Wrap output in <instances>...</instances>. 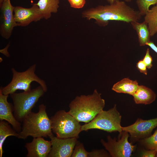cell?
<instances>
[{"label": "cell", "mask_w": 157, "mask_h": 157, "mask_svg": "<svg viewBox=\"0 0 157 157\" xmlns=\"http://www.w3.org/2000/svg\"><path fill=\"white\" fill-rule=\"evenodd\" d=\"M82 14L88 20L94 19L97 24L102 26L107 25L109 21L112 20L127 23L138 22L142 16L138 11L119 0H115L109 5L99 6L90 8L83 11Z\"/></svg>", "instance_id": "obj_1"}, {"label": "cell", "mask_w": 157, "mask_h": 157, "mask_svg": "<svg viewBox=\"0 0 157 157\" xmlns=\"http://www.w3.org/2000/svg\"><path fill=\"white\" fill-rule=\"evenodd\" d=\"M101 95L95 90L92 94L76 97L70 103L68 112L79 122H89L103 110L105 102Z\"/></svg>", "instance_id": "obj_2"}, {"label": "cell", "mask_w": 157, "mask_h": 157, "mask_svg": "<svg viewBox=\"0 0 157 157\" xmlns=\"http://www.w3.org/2000/svg\"><path fill=\"white\" fill-rule=\"evenodd\" d=\"M22 122L18 138L24 139L29 136L33 138H47L53 134L51 121L47 113L46 106L44 104L39 106L38 113L30 112Z\"/></svg>", "instance_id": "obj_3"}, {"label": "cell", "mask_w": 157, "mask_h": 157, "mask_svg": "<svg viewBox=\"0 0 157 157\" xmlns=\"http://www.w3.org/2000/svg\"><path fill=\"white\" fill-rule=\"evenodd\" d=\"M36 65H33L25 71L19 72L12 68L13 76L11 81L6 86L1 87L0 90L5 95L15 93L17 90L28 91L31 90V83L33 81L38 83L46 92L47 87L45 81L35 74Z\"/></svg>", "instance_id": "obj_4"}, {"label": "cell", "mask_w": 157, "mask_h": 157, "mask_svg": "<svg viewBox=\"0 0 157 157\" xmlns=\"http://www.w3.org/2000/svg\"><path fill=\"white\" fill-rule=\"evenodd\" d=\"M45 92L40 85L28 91L10 94L13 104V114L17 121L23 122Z\"/></svg>", "instance_id": "obj_5"}, {"label": "cell", "mask_w": 157, "mask_h": 157, "mask_svg": "<svg viewBox=\"0 0 157 157\" xmlns=\"http://www.w3.org/2000/svg\"><path fill=\"white\" fill-rule=\"evenodd\" d=\"M52 131L60 138H78L81 131L79 122L64 110L57 111L50 118Z\"/></svg>", "instance_id": "obj_6"}, {"label": "cell", "mask_w": 157, "mask_h": 157, "mask_svg": "<svg viewBox=\"0 0 157 157\" xmlns=\"http://www.w3.org/2000/svg\"><path fill=\"white\" fill-rule=\"evenodd\" d=\"M121 119L115 104L112 108L107 111L103 110L90 122L82 125L81 130L96 129L110 133L117 131L121 134L123 131L121 125Z\"/></svg>", "instance_id": "obj_7"}, {"label": "cell", "mask_w": 157, "mask_h": 157, "mask_svg": "<svg viewBox=\"0 0 157 157\" xmlns=\"http://www.w3.org/2000/svg\"><path fill=\"white\" fill-rule=\"evenodd\" d=\"M129 136L128 132L123 131L121 134H119V137L117 139L115 138H113L108 135L107 142L101 139V142L108 151L110 156L129 157L135 147V145L129 142L128 138Z\"/></svg>", "instance_id": "obj_8"}, {"label": "cell", "mask_w": 157, "mask_h": 157, "mask_svg": "<svg viewBox=\"0 0 157 157\" xmlns=\"http://www.w3.org/2000/svg\"><path fill=\"white\" fill-rule=\"evenodd\" d=\"M157 126V117L146 120L138 118L133 124L122 129L129 133L133 140L138 141L149 136Z\"/></svg>", "instance_id": "obj_9"}, {"label": "cell", "mask_w": 157, "mask_h": 157, "mask_svg": "<svg viewBox=\"0 0 157 157\" xmlns=\"http://www.w3.org/2000/svg\"><path fill=\"white\" fill-rule=\"evenodd\" d=\"M0 34L3 38L8 39L14 28L18 26L13 14L15 7L12 5L10 0H6L0 4Z\"/></svg>", "instance_id": "obj_10"}, {"label": "cell", "mask_w": 157, "mask_h": 157, "mask_svg": "<svg viewBox=\"0 0 157 157\" xmlns=\"http://www.w3.org/2000/svg\"><path fill=\"white\" fill-rule=\"evenodd\" d=\"M51 142V151L48 157H71L77 138H60L53 134L49 136Z\"/></svg>", "instance_id": "obj_11"}, {"label": "cell", "mask_w": 157, "mask_h": 157, "mask_svg": "<svg viewBox=\"0 0 157 157\" xmlns=\"http://www.w3.org/2000/svg\"><path fill=\"white\" fill-rule=\"evenodd\" d=\"M14 13L18 26H25L33 22H37L43 18L38 7L34 3L29 8L15 7Z\"/></svg>", "instance_id": "obj_12"}, {"label": "cell", "mask_w": 157, "mask_h": 157, "mask_svg": "<svg viewBox=\"0 0 157 157\" xmlns=\"http://www.w3.org/2000/svg\"><path fill=\"white\" fill-rule=\"evenodd\" d=\"M51 146V140H46L42 137L33 138L31 142L26 143L25 145L28 151L26 156L47 157Z\"/></svg>", "instance_id": "obj_13"}, {"label": "cell", "mask_w": 157, "mask_h": 157, "mask_svg": "<svg viewBox=\"0 0 157 157\" xmlns=\"http://www.w3.org/2000/svg\"><path fill=\"white\" fill-rule=\"evenodd\" d=\"M8 96L3 94L0 90V120L8 122L19 133L21 130L22 126L13 114V106L8 101Z\"/></svg>", "instance_id": "obj_14"}, {"label": "cell", "mask_w": 157, "mask_h": 157, "mask_svg": "<svg viewBox=\"0 0 157 157\" xmlns=\"http://www.w3.org/2000/svg\"><path fill=\"white\" fill-rule=\"evenodd\" d=\"M135 102L138 104H149L154 102L156 97L155 93L151 89L140 85L132 95Z\"/></svg>", "instance_id": "obj_15"}, {"label": "cell", "mask_w": 157, "mask_h": 157, "mask_svg": "<svg viewBox=\"0 0 157 157\" xmlns=\"http://www.w3.org/2000/svg\"><path fill=\"white\" fill-rule=\"evenodd\" d=\"M139 85L137 81L125 78L115 84L112 90L117 93L127 94L132 95Z\"/></svg>", "instance_id": "obj_16"}, {"label": "cell", "mask_w": 157, "mask_h": 157, "mask_svg": "<svg viewBox=\"0 0 157 157\" xmlns=\"http://www.w3.org/2000/svg\"><path fill=\"white\" fill-rule=\"evenodd\" d=\"M60 0H39L34 3L38 7L43 18H50L52 13H56L59 7Z\"/></svg>", "instance_id": "obj_17"}, {"label": "cell", "mask_w": 157, "mask_h": 157, "mask_svg": "<svg viewBox=\"0 0 157 157\" xmlns=\"http://www.w3.org/2000/svg\"><path fill=\"white\" fill-rule=\"evenodd\" d=\"M131 23L133 28L137 33L140 46L146 45V43L150 41L151 37L147 23L144 21L142 23L135 21L132 22Z\"/></svg>", "instance_id": "obj_18"}, {"label": "cell", "mask_w": 157, "mask_h": 157, "mask_svg": "<svg viewBox=\"0 0 157 157\" xmlns=\"http://www.w3.org/2000/svg\"><path fill=\"white\" fill-rule=\"evenodd\" d=\"M19 134L9 123L5 120L0 121V157H2L3 153V144L6 138L10 136L18 138Z\"/></svg>", "instance_id": "obj_19"}, {"label": "cell", "mask_w": 157, "mask_h": 157, "mask_svg": "<svg viewBox=\"0 0 157 157\" xmlns=\"http://www.w3.org/2000/svg\"><path fill=\"white\" fill-rule=\"evenodd\" d=\"M144 21L147 24L150 36H153L157 33V4L145 15Z\"/></svg>", "instance_id": "obj_20"}, {"label": "cell", "mask_w": 157, "mask_h": 157, "mask_svg": "<svg viewBox=\"0 0 157 157\" xmlns=\"http://www.w3.org/2000/svg\"><path fill=\"white\" fill-rule=\"evenodd\" d=\"M145 149L155 150L157 151V129L149 136L140 140Z\"/></svg>", "instance_id": "obj_21"}, {"label": "cell", "mask_w": 157, "mask_h": 157, "mask_svg": "<svg viewBox=\"0 0 157 157\" xmlns=\"http://www.w3.org/2000/svg\"><path fill=\"white\" fill-rule=\"evenodd\" d=\"M136 3L141 16H144L151 5L157 4V0H136Z\"/></svg>", "instance_id": "obj_22"}, {"label": "cell", "mask_w": 157, "mask_h": 157, "mask_svg": "<svg viewBox=\"0 0 157 157\" xmlns=\"http://www.w3.org/2000/svg\"><path fill=\"white\" fill-rule=\"evenodd\" d=\"M89 152L85 149L83 144L78 141L74 148L72 157H88Z\"/></svg>", "instance_id": "obj_23"}, {"label": "cell", "mask_w": 157, "mask_h": 157, "mask_svg": "<svg viewBox=\"0 0 157 157\" xmlns=\"http://www.w3.org/2000/svg\"><path fill=\"white\" fill-rule=\"evenodd\" d=\"M109 154L103 149L94 150L89 152L88 157H110Z\"/></svg>", "instance_id": "obj_24"}, {"label": "cell", "mask_w": 157, "mask_h": 157, "mask_svg": "<svg viewBox=\"0 0 157 157\" xmlns=\"http://www.w3.org/2000/svg\"><path fill=\"white\" fill-rule=\"evenodd\" d=\"M142 60L146 64L148 69H150L152 66L153 59L150 54L149 50L147 48L146 50L145 54L142 59Z\"/></svg>", "instance_id": "obj_25"}, {"label": "cell", "mask_w": 157, "mask_h": 157, "mask_svg": "<svg viewBox=\"0 0 157 157\" xmlns=\"http://www.w3.org/2000/svg\"><path fill=\"white\" fill-rule=\"evenodd\" d=\"M71 7L75 8H82L85 3V0H68Z\"/></svg>", "instance_id": "obj_26"}, {"label": "cell", "mask_w": 157, "mask_h": 157, "mask_svg": "<svg viewBox=\"0 0 157 157\" xmlns=\"http://www.w3.org/2000/svg\"><path fill=\"white\" fill-rule=\"evenodd\" d=\"M136 67L140 72L143 74L147 75V66L142 59L139 60L137 63Z\"/></svg>", "instance_id": "obj_27"}, {"label": "cell", "mask_w": 157, "mask_h": 157, "mask_svg": "<svg viewBox=\"0 0 157 157\" xmlns=\"http://www.w3.org/2000/svg\"><path fill=\"white\" fill-rule=\"evenodd\" d=\"M157 152V151L155 150L143 149L141 153V156L154 157Z\"/></svg>", "instance_id": "obj_28"}, {"label": "cell", "mask_w": 157, "mask_h": 157, "mask_svg": "<svg viewBox=\"0 0 157 157\" xmlns=\"http://www.w3.org/2000/svg\"><path fill=\"white\" fill-rule=\"evenodd\" d=\"M146 45L149 46L152 49L157 53V47L154 42L150 41L146 43Z\"/></svg>", "instance_id": "obj_29"}, {"label": "cell", "mask_w": 157, "mask_h": 157, "mask_svg": "<svg viewBox=\"0 0 157 157\" xmlns=\"http://www.w3.org/2000/svg\"><path fill=\"white\" fill-rule=\"evenodd\" d=\"M115 1V0H107V1L110 3V4L113 3Z\"/></svg>", "instance_id": "obj_30"}, {"label": "cell", "mask_w": 157, "mask_h": 157, "mask_svg": "<svg viewBox=\"0 0 157 157\" xmlns=\"http://www.w3.org/2000/svg\"><path fill=\"white\" fill-rule=\"evenodd\" d=\"M6 0H0V4L3 1H6Z\"/></svg>", "instance_id": "obj_31"}, {"label": "cell", "mask_w": 157, "mask_h": 157, "mask_svg": "<svg viewBox=\"0 0 157 157\" xmlns=\"http://www.w3.org/2000/svg\"><path fill=\"white\" fill-rule=\"evenodd\" d=\"M125 1L127 2H131V0H124Z\"/></svg>", "instance_id": "obj_32"}, {"label": "cell", "mask_w": 157, "mask_h": 157, "mask_svg": "<svg viewBox=\"0 0 157 157\" xmlns=\"http://www.w3.org/2000/svg\"><path fill=\"white\" fill-rule=\"evenodd\" d=\"M155 157H157V152L156 154Z\"/></svg>", "instance_id": "obj_33"}, {"label": "cell", "mask_w": 157, "mask_h": 157, "mask_svg": "<svg viewBox=\"0 0 157 157\" xmlns=\"http://www.w3.org/2000/svg\"></svg>", "instance_id": "obj_34"}]
</instances>
